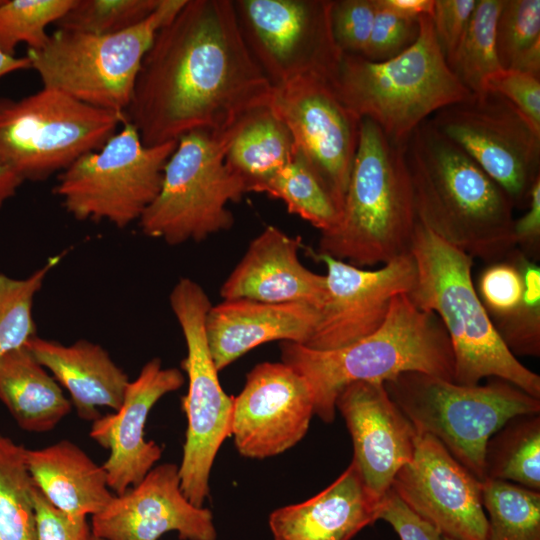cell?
I'll return each mask as SVG.
<instances>
[{
    "label": "cell",
    "instance_id": "6da1fadb",
    "mask_svg": "<svg viewBox=\"0 0 540 540\" xmlns=\"http://www.w3.org/2000/svg\"><path fill=\"white\" fill-rule=\"evenodd\" d=\"M273 86L231 0H187L145 54L124 120L146 146L193 131L223 135L270 106Z\"/></svg>",
    "mask_w": 540,
    "mask_h": 540
},
{
    "label": "cell",
    "instance_id": "7a4b0ae2",
    "mask_svg": "<svg viewBox=\"0 0 540 540\" xmlns=\"http://www.w3.org/2000/svg\"><path fill=\"white\" fill-rule=\"evenodd\" d=\"M402 147L419 224L487 264L516 249L510 197L462 148L428 119Z\"/></svg>",
    "mask_w": 540,
    "mask_h": 540
},
{
    "label": "cell",
    "instance_id": "3957f363",
    "mask_svg": "<svg viewBox=\"0 0 540 540\" xmlns=\"http://www.w3.org/2000/svg\"><path fill=\"white\" fill-rule=\"evenodd\" d=\"M281 361L308 383L314 414L325 423L335 418V402L346 385L384 382L405 372H420L454 382V356L439 319L416 306L408 293L396 295L385 320L370 335L334 350H316L280 342Z\"/></svg>",
    "mask_w": 540,
    "mask_h": 540
},
{
    "label": "cell",
    "instance_id": "277c9868",
    "mask_svg": "<svg viewBox=\"0 0 540 540\" xmlns=\"http://www.w3.org/2000/svg\"><path fill=\"white\" fill-rule=\"evenodd\" d=\"M410 252L416 278L408 295L441 320L452 346L454 383L472 386L496 377L540 399L539 375L508 350L477 295L471 274L474 259L418 221Z\"/></svg>",
    "mask_w": 540,
    "mask_h": 540
},
{
    "label": "cell",
    "instance_id": "5b68a950",
    "mask_svg": "<svg viewBox=\"0 0 540 540\" xmlns=\"http://www.w3.org/2000/svg\"><path fill=\"white\" fill-rule=\"evenodd\" d=\"M417 218L403 147L371 120L359 140L337 223L321 232L315 254L356 267L374 266L410 253Z\"/></svg>",
    "mask_w": 540,
    "mask_h": 540
},
{
    "label": "cell",
    "instance_id": "8992f818",
    "mask_svg": "<svg viewBox=\"0 0 540 540\" xmlns=\"http://www.w3.org/2000/svg\"><path fill=\"white\" fill-rule=\"evenodd\" d=\"M418 21V37L406 50L379 62L343 53L331 81L350 112L374 122L399 146L438 110L472 95L449 68L431 16Z\"/></svg>",
    "mask_w": 540,
    "mask_h": 540
},
{
    "label": "cell",
    "instance_id": "52a82bcc",
    "mask_svg": "<svg viewBox=\"0 0 540 540\" xmlns=\"http://www.w3.org/2000/svg\"><path fill=\"white\" fill-rule=\"evenodd\" d=\"M383 385L417 433L436 438L480 481L485 480L488 440L510 418L540 413V399L496 377L460 385L420 372H405Z\"/></svg>",
    "mask_w": 540,
    "mask_h": 540
},
{
    "label": "cell",
    "instance_id": "ba28073f",
    "mask_svg": "<svg viewBox=\"0 0 540 540\" xmlns=\"http://www.w3.org/2000/svg\"><path fill=\"white\" fill-rule=\"evenodd\" d=\"M186 1L160 0L145 20L115 34L94 35L57 29L41 49H28L26 56L43 87L124 115L145 54L158 31L174 18Z\"/></svg>",
    "mask_w": 540,
    "mask_h": 540
},
{
    "label": "cell",
    "instance_id": "9c48e42d",
    "mask_svg": "<svg viewBox=\"0 0 540 540\" xmlns=\"http://www.w3.org/2000/svg\"><path fill=\"white\" fill-rule=\"evenodd\" d=\"M233 132L193 131L178 139L160 191L138 221L144 235L179 245L231 229L234 216L227 205L247 193L225 163Z\"/></svg>",
    "mask_w": 540,
    "mask_h": 540
},
{
    "label": "cell",
    "instance_id": "30bf717a",
    "mask_svg": "<svg viewBox=\"0 0 540 540\" xmlns=\"http://www.w3.org/2000/svg\"><path fill=\"white\" fill-rule=\"evenodd\" d=\"M124 115L43 87L21 99L0 97V166L25 181H46L100 149Z\"/></svg>",
    "mask_w": 540,
    "mask_h": 540
},
{
    "label": "cell",
    "instance_id": "8fae6325",
    "mask_svg": "<svg viewBox=\"0 0 540 540\" xmlns=\"http://www.w3.org/2000/svg\"><path fill=\"white\" fill-rule=\"evenodd\" d=\"M176 145L171 141L146 146L136 128L124 120L100 149L84 154L58 174L54 193L76 220L126 228L139 221L157 197Z\"/></svg>",
    "mask_w": 540,
    "mask_h": 540
},
{
    "label": "cell",
    "instance_id": "7c38bea8",
    "mask_svg": "<svg viewBox=\"0 0 540 540\" xmlns=\"http://www.w3.org/2000/svg\"><path fill=\"white\" fill-rule=\"evenodd\" d=\"M169 302L185 339L187 354L181 367L188 376L182 397L187 429L179 466L180 486L188 500L202 507L209 495V477L222 443L231 436L234 397L222 388L205 330L212 306L196 281L182 277Z\"/></svg>",
    "mask_w": 540,
    "mask_h": 540
},
{
    "label": "cell",
    "instance_id": "4fadbf2b",
    "mask_svg": "<svg viewBox=\"0 0 540 540\" xmlns=\"http://www.w3.org/2000/svg\"><path fill=\"white\" fill-rule=\"evenodd\" d=\"M510 197L527 207L540 178V132L501 95L485 91L446 106L429 119Z\"/></svg>",
    "mask_w": 540,
    "mask_h": 540
},
{
    "label": "cell",
    "instance_id": "5bb4252c",
    "mask_svg": "<svg viewBox=\"0 0 540 540\" xmlns=\"http://www.w3.org/2000/svg\"><path fill=\"white\" fill-rule=\"evenodd\" d=\"M244 40L272 86L334 78L343 53L330 23L332 0L233 1Z\"/></svg>",
    "mask_w": 540,
    "mask_h": 540
},
{
    "label": "cell",
    "instance_id": "9a60e30c",
    "mask_svg": "<svg viewBox=\"0 0 540 540\" xmlns=\"http://www.w3.org/2000/svg\"><path fill=\"white\" fill-rule=\"evenodd\" d=\"M269 107L286 125L296 153L341 212L361 120L339 100L331 82L319 76L300 77L273 87Z\"/></svg>",
    "mask_w": 540,
    "mask_h": 540
},
{
    "label": "cell",
    "instance_id": "2e32d148",
    "mask_svg": "<svg viewBox=\"0 0 540 540\" xmlns=\"http://www.w3.org/2000/svg\"><path fill=\"white\" fill-rule=\"evenodd\" d=\"M390 489L442 537L487 540L482 481L433 436L418 433L413 459L398 471Z\"/></svg>",
    "mask_w": 540,
    "mask_h": 540
},
{
    "label": "cell",
    "instance_id": "e0dca14e",
    "mask_svg": "<svg viewBox=\"0 0 540 540\" xmlns=\"http://www.w3.org/2000/svg\"><path fill=\"white\" fill-rule=\"evenodd\" d=\"M313 255L326 266L327 295L304 344L312 349H339L370 335L385 320L393 298L409 293L415 283L416 267L411 252L376 270L327 255Z\"/></svg>",
    "mask_w": 540,
    "mask_h": 540
},
{
    "label": "cell",
    "instance_id": "ac0fdd59",
    "mask_svg": "<svg viewBox=\"0 0 540 540\" xmlns=\"http://www.w3.org/2000/svg\"><path fill=\"white\" fill-rule=\"evenodd\" d=\"M313 415L306 380L282 361L262 362L248 372L234 397L231 436L241 456H276L302 440Z\"/></svg>",
    "mask_w": 540,
    "mask_h": 540
},
{
    "label": "cell",
    "instance_id": "d6986e66",
    "mask_svg": "<svg viewBox=\"0 0 540 540\" xmlns=\"http://www.w3.org/2000/svg\"><path fill=\"white\" fill-rule=\"evenodd\" d=\"M90 526L102 540H158L171 531L180 540L217 539L212 512L184 495L173 463L153 467L138 484L115 494Z\"/></svg>",
    "mask_w": 540,
    "mask_h": 540
},
{
    "label": "cell",
    "instance_id": "ffe728a7",
    "mask_svg": "<svg viewBox=\"0 0 540 540\" xmlns=\"http://www.w3.org/2000/svg\"><path fill=\"white\" fill-rule=\"evenodd\" d=\"M345 419L356 464L370 494L382 501L398 471L414 456L417 431L388 395L383 382L356 381L336 402Z\"/></svg>",
    "mask_w": 540,
    "mask_h": 540
},
{
    "label": "cell",
    "instance_id": "44dd1931",
    "mask_svg": "<svg viewBox=\"0 0 540 540\" xmlns=\"http://www.w3.org/2000/svg\"><path fill=\"white\" fill-rule=\"evenodd\" d=\"M184 382L179 369L164 368L159 358H153L129 382L120 408L92 422L90 437L109 450L102 466L109 488L116 494L138 484L160 460L162 449L145 440L144 427L153 406Z\"/></svg>",
    "mask_w": 540,
    "mask_h": 540
},
{
    "label": "cell",
    "instance_id": "7402d4cb",
    "mask_svg": "<svg viewBox=\"0 0 540 540\" xmlns=\"http://www.w3.org/2000/svg\"><path fill=\"white\" fill-rule=\"evenodd\" d=\"M300 237L269 225L249 244L220 288L225 299L270 304L300 303L320 310L327 295L326 276L299 259Z\"/></svg>",
    "mask_w": 540,
    "mask_h": 540
},
{
    "label": "cell",
    "instance_id": "603a6c76",
    "mask_svg": "<svg viewBox=\"0 0 540 540\" xmlns=\"http://www.w3.org/2000/svg\"><path fill=\"white\" fill-rule=\"evenodd\" d=\"M318 315L319 310L300 303L225 299L212 305L206 315L205 330L217 370L264 343L280 341L304 345Z\"/></svg>",
    "mask_w": 540,
    "mask_h": 540
},
{
    "label": "cell",
    "instance_id": "cb8c5ba5",
    "mask_svg": "<svg viewBox=\"0 0 540 540\" xmlns=\"http://www.w3.org/2000/svg\"><path fill=\"white\" fill-rule=\"evenodd\" d=\"M381 502L370 494L351 461L320 493L274 510L269 528L274 540H351L379 520Z\"/></svg>",
    "mask_w": 540,
    "mask_h": 540
},
{
    "label": "cell",
    "instance_id": "d4e9b609",
    "mask_svg": "<svg viewBox=\"0 0 540 540\" xmlns=\"http://www.w3.org/2000/svg\"><path fill=\"white\" fill-rule=\"evenodd\" d=\"M25 347L69 393L80 418L95 421L98 407L118 410L130 382L128 375L99 344L81 339L70 345L31 338Z\"/></svg>",
    "mask_w": 540,
    "mask_h": 540
},
{
    "label": "cell",
    "instance_id": "484cf974",
    "mask_svg": "<svg viewBox=\"0 0 540 540\" xmlns=\"http://www.w3.org/2000/svg\"><path fill=\"white\" fill-rule=\"evenodd\" d=\"M25 461L34 485L72 519L97 514L114 496L103 466L69 440L40 449L26 448Z\"/></svg>",
    "mask_w": 540,
    "mask_h": 540
},
{
    "label": "cell",
    "instance_id": "4316f807",
    "mask_svg": "<svg viewBox=\"0 0 540 540\" xmlns=\"http://www.w3.org/2000/svg\"><path fill=\"white\" fill-rule=\"evenodd\" d=\"M0 401L27 432L54 429L72 403L49 371L25 347L0 358Z\"/></svg>",
    "mask_w": 540,
    "mask_h": 540
},
{
    "label": "cell",
    "instance_id": "83f0119b",
    "mask_svg": "<svg viewBox=\"0 0 540 540\" xmlns=\"http://www.w3.org/2000/svg\"><path fill=\"white\" fill-rule=\"evenodd\" d=\"M295 152L288 128L267 107L237 125L226 149L225 163L244 181L247 192L261 193Z\"/></svg>",
    "mask_w": 540,
    "mask_h": 540
},
{
    "label": "cell",
    "instance_id": "f1b7e54d",
    "mask_svg": "<svg viewBox=\"0 0 540 540\" xmlns=\"http://www.w3.org/2000/svg\"><path fill=\"white\" fill-rule=\"evenodd\" d=\"M484 472L485 479L540 491V413L514 416L490 437Z\"/></svg>",
    "mask_w": 540,
    "mask_h": 540
},
{
    "label": "cell",
    "instance_id": "f546056e",
    "mask_svg": "<svg viewBox=\"0 0 540 540\" xmlns=\"http://www.w3.org/2000/svg\"><path fill=\"white\" fill-rule=\"evenodd\" d=\"M503 0H477L470 21L447 64L472 93L485 92L488 79L502 69L496 50V23Z\"/></svg>",
    "mask_w": 540,
    "mask_h": 540
},
{
    "label": "cell",
    "instance_id": "4dcf8cb0",
    "mask_svg": "<svg viewBox=\"0 0 540 540\" xmlns=\"http://www.w3.org/2000/svg\"><path fill=\"white\" fill-rule=\"evenodd\" d=\"M25 451L0 434V540H38Z\"/></svg>",
    "mask_w": 540,
    "mask_h": 540
},
{
    "label": "cell",
    "instance_id": "1f68e13d",
    "mask_svg": "<svg viewBox=\"0 0 540 540\" xmlns=\"http://www.w3.org/2000/svg\"><path fill=\"white\" fill-rule=\"evenodd\" d=\"M487 540H540V491L501 480L482 481Z\"/></svg>",
    "mask_w": 540,
    "mask_h": 540
},
{
    "label": "cell",
    "instance_id": "d6a6232c",
    "mask_svg": "<svg viewBox=\"0 0 540 540\" xmlns=\"http://www.w3.org/2000/svg\"><path fill=\"white\" fill-rule=\"evenodd\" d=\"M261 193L281 200L290 213L309 222L320 232L331 229L340 216L325 187L296 152L267 182Z\"/></svg>",
    "mask_w": 540,
    "mask_h": 540
},
{
    "label": "cell",
    "instance_id": "836d02e7",
    "mask_svg": "<svg viewBox=\"0 0 540 540\" xmlns=\"http://www.w3.org/2000/svg\"><path fill=\"white\" fill-rule=\"evenodd\" d=\"M63 255L61 253L50 257L26 278L17 279L0 273V358L25 346L36 336L34 299Z\"/></svg>",
    "mask_w": 540,
    "mask_h": 540
},
{
    "label": "cell",
    "instance_id": "e575fe53",
    "mask_svg": "<svg viewBox=\"0 0 540 540\" xmlns=\"http://www.w3.org/2000/svg\"><path fill=\"white\" fill-rule=\"evenodd\" d=\"M74 0H0V50L15 55L18 44L41 49L49 39L46 31L71 8Z\"/></svg>",
    "mask_w": 540,
    "mask_h": 540
},
{
    "label": "cell",
    "instance_id": "d590c367",
    "mask_svg": "<svg viewBox=\"0 0 540 540\" xmlns=\"http://www.w3.org/2000/svg\"><path fill=\"white\" fill-rule=\"evenodd\" d=\"M514 257L523 279V296L517 309L495 329L516 357L540 356V267L517 248Z\"/></svg>",
    "mask_w": 540,
    "mask_h": 540
},
{
    "label": "cell",
    "instance_id": "8d00e7d4",
    "mask_svg": "<svg viewBox=\"0 0 540 540\" xmlns=\"http://www.w3.org/2000/svg\"><path fill=\"white\" fill-rule=\"evenodd\" d=\"M160 0H74L56 23L57 29L109 35L127 30L145 20Z\"/></svg>",
    "mask_w": 540,
    "mask_h": 540
},
{
    "label": "cell",
    "instance_id": "74e56055",
    "mask_svg": "<svg viewBox=\"0 0 540 540\" xmlns=\"http://www.w3.org/2000/svg\"><path fill=\"white\" fill-rule=\"evenodd\" d=\"M540 44V1L503 0L496 23V50L502 69H512Z\"/></svg>",
    "mask_w": 540,
    "mask_h": 540
},
{
    "label": "cell",
    "instance_id": "f35d334b",
    "mask_svg": "<svg viewBox=\"0 0 540 540\" xmlns=\"http://www.w3.org/2000/svg\"><path fill=\"white\" fill-rule=\"evenodd\" d=\"M514 250L504 259L488 263L474 285L494 326L513 314L522 300L523 279Z\"/></svg>",
    "mask_w": 540,
    "mask_h": 540
},
{
    "label": "cell",
    "instance_id": "ab89813d",
    "mask_svg": "<svg viewBox=\"0 0 540 540\" xmlns=\"http://www.w3.org/2000/svg\"><path fill=\"white\" fill-rule=\"evenodd\" d=\"M376 12V0H332L331 30L342 53L363 55Z\"/></svg>",
    "mask_w": 540,
    "mask_h": 540
},
{
    "label": "cell",
    "instance_id": "60d3db41",
    "mask_svg": "<svg viewBox=\"0 0 540 540\" xmlns=\"http://www.w3.org/2000/svg\"><path fill=\"white\" fill-rule=\"evenodd\" d=\"M377 12L363 53L371 61H385L410 47L418 37V18L399 14L376 0Z\"/></svg>",
    "mask_w": 540,
    "mask_h": 540
},
{
    "label": "cell",
    "instance_id": "b9f144b4",
    "mask_svg": "<svg viewBox=\"0 0 540 540\" xmlns=\"http://www.w3.org/2000/svg\"><path fill=\"white\" fill-rule=\"evenodd\" d=\"M485 91L509 101L540 132V78L514 69H501L492 75Z\"/></svg>",
    "mask_w": 540,
    "mask_h": 540
},
{
    "label": "cell",
    "instance_id": "7bdbcfd3",
    "mask_svg": "<svg viewBox=\"0 0 540 540\" xmlns=\"http://www.w3.org/2000/svg\"><path fill=\"white\" fill-rule=\"evenodd\" d=\"M31 497L38 540H95L87 518L68 517L56 509L34 483L31 487Z\"/></svg>",
    "mask_w": 540,
    "mask_h": 540
},
{
    "label": "cell",
    "instance_id": "ee69618b",
    "mask_svg": "<svg viewBox=\"0 0 540 540\" xmlns=\"http://www.w3.org/2000/svg\"><path fill=\"white\" fill-rule=\"evenodd\" d=\"M477 0H434L431 16L438 44L447 60L460 41Z\"/></svg>",
    "mask_w": 540,
    "mask_h": 540
},
{
    "label": "cell",
    "instance_id": "f6af8a7d",
    "mask_svg": "<svg viewBox=\"0 0 540 540\" xmlns=\"http://www.w3.org/2000/svg\"><path fill=\"white\" fill-rule=\"evenodd\" d=\"M378 519L387 522L400 540H443L441 534L408 508L392 489L382 499Z\"/></svg>",
    "mask_w": 540,
    "mask_h": 540
},
{
    "label": "cell",
    "instance_id": "bcb514c9",
    "mask_svg": "<svg viewBox=\"0 0 540 540\" xmlns=\"http://www.w3.org/2000/svg\"><path fill=\"white\" fill-rule=\"evenodd\" d=\"M527 212L514 220L516 248L536 261L540 244V178L532 186Z\"/></svg>",
    "mask_w": 540,
    "mask_h": 540
},
{
    "label": "cell",
    "instance_id": "7dc6e473",
    "mask_svg": "<svg viewBox=\"0 0 540 540\" xmlns=\"http://www.w3.org/2000/svg\"><path fill=\"white\" fill-rule=\"evenodd\" d=\"M389 9L413 18L422 15L432 16L434 0H380Z\"/></svg>",
    "mask_w": 540,
    "mask_h": 540
},
{
    "label": "cell",
    "instance_id": "c3c4849f",
    "mask_svg": "<svg viewBox=\"0 0 540 540\" xmlns=\"http://www.w3.org/2000/svg\"><path fill=\"white\" fill-rule=\"evenodd\" d=\"M23 180L14 172L0 166V209L12 197H14L22 185Z\"/></svg>",
    "mask_w": 540,
    "mask_h": 540
},
{
    "label": "cell",
    "instance_id": "681fc988",
    "mask_svg": "<svg viewBox=\"0 0 540 540\" xmlns=\"http://www.w3.org/2000/svg\"><path fill=\"white\" fill-rule=\"evenodd\" d=\"M27 69H32L27 56L16 57L0 50V79L10 73Z\"/></svg>",
    "mask_w": 540,
    "mask_h": 540
},
{
    "label": "cell",
    "instance_id": "f907efd6",
    "mask_svg": "<svg viewBox=\"0 0 540 540\" xmlns=\"http://www.w3.org/2000/svg\"><path fill=\"white\" fill-rule=\"evenodd\" d=\"M443 540H452V539H449V538H445V537H443Z\"/></svg>",
    "mask_w": 540,
    "mask_h": 540
},
{
    "label": "cell",
    "instance_id": "816d5d0a",
    "mask_svg": "<svg viewBox=\"0 0 540 540\" xmlns=\"http://www.w3.org/2000/svg\"><path fill=\"white\" fill-rule=\"evenodd\" d=\"M95 540H102V539H99V538H96V537H95Z\"/></svg>",
    "mask_w": 540,
    "mask_h": 540
}]
</instances>
